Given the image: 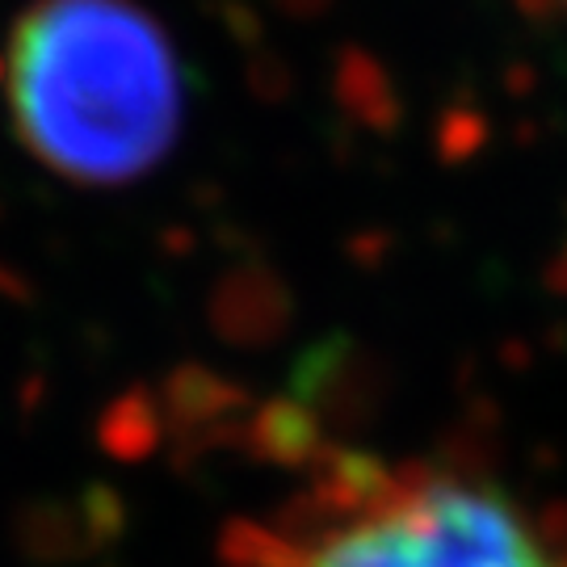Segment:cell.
<instances>
[{"instance_id": "1", "label": "cell", "mask_w": 567, "mask_h": 567, "mask_svg": "<svg viewBox=\"0 0 567 567\" xmlns=\"http://www.w3.org/2000/svg\"><path fill=\"white\" fill-rule=\"evenodd\" d=\"M224 567H567V543L466 466L337 454L278 505L236 517Z\"/></svg>"}, {"instance_id": "2", "label": "cell", "mask_w": 567, "mask_h": 567, "mask_svg": "<svg viewBox=\"0 0 567 567\" xmlns=\"http://www.w3.org/2000/svg\"><path fill=\"white\" fill-rule=\"evenodd\" d=\"M4 102L21 147L55 177L122 185L173 152L185 76L135 0H34L4 47Z\"/></svg>"}]
</instances>
